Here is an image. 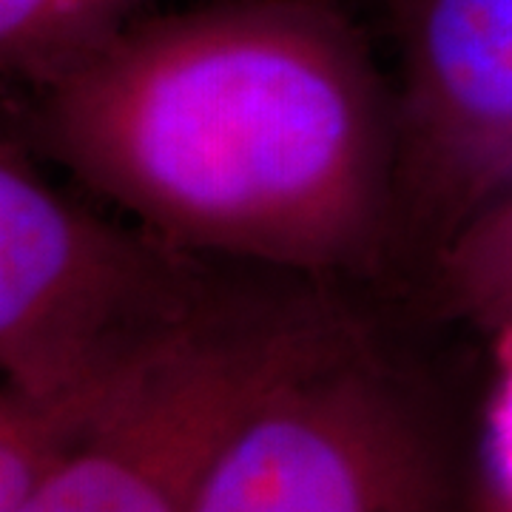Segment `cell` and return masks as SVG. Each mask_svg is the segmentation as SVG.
I'll list each match as a JSON object with an SVG mask.
<instances>
[{
	"label": "cell",
	"mask_w": 512,
	"mask_h": 512,
	"mask_svg": "<svg viewBox=\"0 0 512 512\" xmlns=\"http://www.w3.org/2000/svg\"><path fill=\"white\" fill-rule=\"evenodd\" d=\"M35 97L29 140L185 251L302 279L399 256L396 94L330 0L140 18Z\"/></svg>",
	"instance_id": "1"
},
{
	"label": "cell",
	"mask_w": 512,
	"mask_h": 512,
	"mask_svg": "<svg viewBox=\"0 0 512 512\" xmlns=\"http://www.w3.org/2000/svg\"><path fill=\"white\" fill-rule=\"evenodd\" d=\"M214 256L57 191L18 128L0 146L3 387L89 439L143 367L242 288Z\"/></svg>",
	"instance_id": "2"
},
{
	"label": "cell",
	"mask_w": 512,
	"mask_h": 512,
	"mask_svg": "<svg viewBox=\"0 0 512 512\" xmlns=\"http://www.w3.org/2000/svg\"><path fill=\"white\" fill-rule=\"evenodd\" d=\"M191 512H493L447 387L342 313L222 447Z\"/></svg>",
	"instance_id": "3"
},
{
	"label": "cell",
	"mask_w": 512,
	"mask_h": 512,
	"mask_svg": "<svg viewBox=\"0 0 512 512\" xmlns=\"http://www.w3.org/2000/svg\"><path fill=\"white\" fill-rule=\"evenodd\" d=\"M342 313L299 285H242L120 390L18 512H191L242 419Z\"/></svg>",
	"instance_id": "4"
},
{
	"label": "cell",
	"mask_w": 512,
	"mask_h": 512,
	"mask_svg": "<svg viewBox=\"0 0 512 512\" xmlns=\"http://www.w3.org/2000/svg\"><path fill=\"white\" fill-rule=\"evenodd\" d=\"M399 43V248L436 256L512 163V0H387Z\"/></svg>",
	"instance_id": "5"
},
{
	"label": "cell",
	"mask_w": 512,
	"mask_h": 512,
	"mask_svg": "<svg viewBox=\"0 0 512 512\" xmlns=\"http://www.w3.org/2000/svg\"><path fill=\"white\" fill-rule=\"evenodd\" d=\"M151 0H0L3 74L46 89L134 26Z\"/></svg>",
	"instance_id": "6"
},
{
	"label": "cell",
	"mask_w": 512,
	"mask_h": 512,
	"mask_svg": "<svg viewBox=\"0 0 512 512\" xmlns=\"http://www.w3.org/2000/svg\"><path fill=\"white\" fill-rule=\"evenodd\" d=\"M487 481L490 510L512 512V330L504 342V379L495 396L487 433Z\"/></svg>",
	"instance_id": "7"
}]
</instances>
